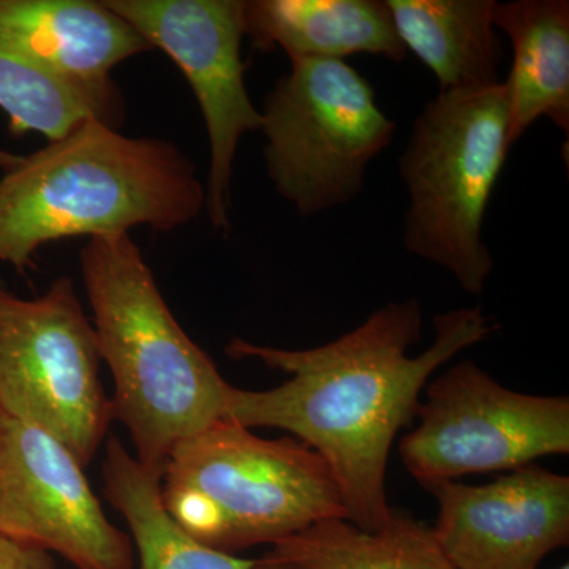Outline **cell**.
Here are the masks:
<instances>
[{
	"label": "cell",
	"instance_id": "obj_1",
	"mask_svg": "<svg viewBox=\"0 0 569 569\" xmlns=\"http://www.w3.org/2000/svg\"><path fill=\"white\" fill-rule=\"evenodd\" d=\"M498 329L481 307L433 318L432 343L408 356L422 336L418 299L392 301L325 346L287 350L231 339L224 353L257 359L290 378L266 391L230 387L224 419L247 429L287 430L325 460L342 497L348 522L380 530L391 518L387 496L389 452L417 417L429 378L468 347Z\"/></svg>",
	"mask_w": 569,
	"mask_h": 569
},
{
	"label": "cell",
	"instance_id": "obj_2",
	"mask_svg": "<svg viewBox=\"0 0 569 569\" xmlns=\"http://www.w3.org/2000/svg\"><path fill=\"white\" fill-rule=\"evenodd\" d=\"M192 160L159 138H130L88 119L0 178V263L32 268L40 247L70 238L162 233L204 211Z\"/></svg>",
	"mask_w": 569,
	"mask_h": 569
},
{
	"label": "cell",
	"instance_id": "obj_3",
	"mask_svg": "<svg viewBox=\"0 0 569 569\" xmlns=\"http://www.w3.org/2000/svg\"><path fill=\"white\" fill-rule=\"evenodd\" d=\"M112 415L134 458L163 471L179 441L224 419L231 385L183 331L130 234L91 238L80 252Z\"/></svg>",
	"mask_w": 569,
	"mask_h": 569
},
{
	"label": "cell",
	"instance_id": "obj_4",
	"mask_svg": "<svg viewBox=\"0 0 569 569\" xmlns=\"http://www.w3.org/2000/svg\"><path fill=\"white\" fill-rule=\"evenodd\" d=\"M162 501L190 538L233 556L272 548L325 520H347L316 451L291 437L266 440L227 419L176 445L164 460Z\"/></svg>",
	"mask_w": 569,
	"mask_h": 569
},
{
	"label": "cell",
	"instance_id": "obj_5",
	"mask_svg": "<svg viewBox=\"0 0 569 569\" xmlns=\"http://www.w3.org/2000/svg\"><path fill=\"white\" fill-rule=\"evenodd\" d=\"M505 81L438 92L411 126L399 157L408 206L407 252L481 295L493 269L482 239L486 213L509 152Z\"/></svg>",
	"mask_w": 569,
	"mask_h": 569
},
{
	"label": "cell",
	"instance_id": "obj_6",
	"mask_svg": "<svg viewBox=\"0 0 569 569\" xmlns=\"http://www.w3.org/2000/svg\"><path fill=\"white\" fill-rule=\"evenodd\" d=\"M266 96L260 132L276 192L302 217L356 200L396 137L372 84L346 61H296Z\"/></svg>",
	"mask_w": 569,
	"mask_h": 569
},
{
	"label": "cell",
	"instance_id": "obj_7",
	"mask_svg": "<svg viewBox=\"0 0 569 569\" xmlns=\"http://www.w3.org/2000/svg\"><path fill=\"white\" fill-rule=\"evenodd\" d=\"M100 362L92 321L70 277L32 299L0 284V410L50 433L82 467L114 421Z\"/></svg>",
	"mask_w": 569,
	"mask_h": 569
},
{
	"label": "cell",
	"instance_id": "obj_8",
	"mask_svg": "<svg viewBox=\"0 0 569 569\" xmlns=\"http://www.w3.org/2000/svg\"><path fill=\"white\" fill-rule=\"evenodd\" d=\"M399 455L422 488L569 452L568 397L522 395L463 359L433 380Z\"/></svg>",
	"mask_w": 569,
	"mask_h": 569
},
{
	"label": "cell",
	"instance_id": "obj_9",
	"mask_svg": "<svg viewBox=\"0 0 569 569\" xmlns=\"http://www.w3.org/2000/svg\"><path fill=\"white\" fill-rule=\"evenodd\" d=\"M142 39L186 74L203 114L209 141L206 212L230 230L236 152L246 133L260 130L261 112L246 86L244 0H103Z\"/></svg>",
	"mask_w": 569,
	"mask_h": 569
},
{
	"label": "cell",
	"instance_id": "obj_10",
	"mask_svg": "<svg viewBox=\"0 0 569 569\" xmlns=\"http://www.w3.org/2000/svg\"><path fill=\"white\" fill-rule=\"evenodd\" d=\"M0 535L74 569H132L129 533L104 515L80 460L39 427L0 410Z\"/></svg>",
	"mask_w": 569,
	"mask_h": 569
},
{
	"label": "cell",
	"instance_id": "obj_11",
	"mask_svg": "<svg viewBox=\"0 0 569 569\" xmlns=\"http://www.w3.org/2000/svg\"><path fill=\"white\" fill-rule=\"evenodd\" d=\"M438 545L456 569H538L569 542V478L530 463L489 485L440 482Z\"/></svg>",
	"mask_w": 569,
	"mask_h": 569
},
{
	"label": "cell",
	"instance_id": "obj_12",
	"mask_svg": "<svg viewBox=\"0 0 569 569\" xmlns=\"http://www.w3.org/2000/svg\"><path fill=\"white\" fill-rule=\"evenodd\" d=\"M0 29L116 127L118 63L152 50L129 22L93 0H0Z\"/></svg>",
	"mask_w": 569,
	"mask_h": 569
},
{
	"label": "cell",
	"instance_id": "obj_13",
	"mask_svg": "<svg viewBox=\"0 0 569 569\" xmlns=\"http://www.w3.org/2000/svg\"><path fill=\"white\" fill-rule=\"evenodd\" d=\"M244 33L290 62L346 61L362 52L399 63L408 54L387 0H244Z\"/></svg>",
	"mask_w": 569,
	"mask_h": 569
},
{
	"label": "cell",
	"instance_id": "obj_14",
	"mask_svg": "<svg viewBox=\"0 0 569 569\" xmlns=\"http://www.w3.org/2000/svg\"><path fill=\"white\" fill-rule=\"evenodd\" d=\"M492 22L511 41L508 146L541 118L569 133V2H496Z\"/></svg>",
	"mask_w": 569,
	"mask_h": 569
},
{
	"label": "cell",
	"instance_id": "obj_15",
	"mask_svg": "<svg viewBox=\"0 0 569 569\" xmlns=\"http://www.w3.org/2000/svg\"><path fill=\"white\" fill-rule=\"evenodd\" d=\"M407 52L432 71L440 91L498 84L503 47L496 0H387Z\"/></svg>",
	"mask_w": 569,
	"mask_h": 569
},
{
	"label": "cell",
	"instance_id": "obj_16",
	"mask_svg": "<svg viewBox=\"0 0 569 569\" xmlns=\"http://www.w3.org/2000/svg\"><path fill=\"white\" fill-rule=\"evenodd\" d=\"M103 492L129 526L132 569H252L254 559L233 556L194 541L168 515L162 470L141 463L118 438L104 448Z\"/></svg>",
	"mask_w": 569,
	"mask_h": 569
},
{
	"label": "cell",
	"instance_id": "obj_17",
	"mask_svg": "<svg viewBox=\"0 0 569 569\" xmlns=\"http://www.w3.org/2000/svg\"><path fill=\"white\" fill-rule=\"evenodd\" d=\"M266 553L296 569H456L432 529L395 508L380 530L325 520Z\"/></svg>",
	"mask_w": 569,
	"mask_h": 569
},
{
	"label": "cell",
	"instance_id": "obj_18",
	"mask_svg": "<svg viewBox=\"0 0 569 569\" xmlns=\"http://www.w3.org/2000/svg\"><path fill=\"white\" fill-rule=\"evenodd\" d=\"M0 110L13 134L39 133L61 140L88 119H99L88 100L43 69L0 29Z\"/></svg>",
	"mask_w": 569,
	"mask_h": 569
},
{
	"label": "cell",
	"instance_id": "obj_19",
	"mask_svg": "<svg viewBox=\"0 0 569 569\" xmlns=\"http://www.w3.org/2000/svg\"><path fill=\"white\" fill-rule=\"evenodd\" d=\"M0 569H58V565L47 550L0 535Z\"/></svg>",
	"mask_w": 569,
	"mask_h": 569
},
{
	"label": "cell",
	"instance_id": "obj_20",
	"mask_svg": "<svg viewBox=\"0 0 569 569\" xmlns=\"http://www.w3.org/2000/svg\"><path fill=\"white\" fill-rule=\"evenodd\" d=\"M252 569H296L291 565L283 563V561L274 559V557L264 553L260 559H254Z\"/></svg>",
	"mask_w": 569,
	"mask_h": 569
},
{
	"label": "cell",
	"instance_id": "obj_21",
	"mask_svg": "<svg viewBox=\"0 0 569 569\" xmlns=\"http://www.w3.org/2000/svg\"><path fill=\"white\" fill-rule=\"evenodd\" d=\"M21 159L22 156H17V153L0 149V168H2L3 171H9L11 168L17 167V164L21 162Z\"/></svg>",
	"mask_w": 569,
	"mask_h": 569
},
{
	"label": "cell",
	"instance_id": "obj_22",
	"mask_svg": "<svg viewBox=\"0 0 569 569\" xmlns=\"http://www.w3.org/2000/svg\"><path fill=\"white\" fill-rule=\"evenodd\" d=\"M559 569H569L568 563H565L563 567H560Z\"/></svg>",
	"mask_w": 569,
	"mask_h": 569
}]
</instances>
